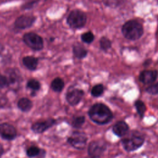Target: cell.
I'll use <instances>...</instances> for the list:
<instances>
[{"label": "cell", "instance_id": "3957f363", "mask_svg": "<svg viewBox=\"0 0 158 158\" xmlns=\"http://www.w3.org/2000/svg\"><path fill=\"white\" fill-rule=\"evenodd\" d=\"M86 22V14L83 11L78 9L72 10L67 18V24L73 29H78L83 27Z\"/></svg>", "mask_w": 158, "mask_h": 158}, {"label": "cell", "instance_id": "2e32d148", "mask_svg": "<svg viewBox=\"0 0 158 158\" xmlns=\"http://www.w3.org/2000/svg\"><path fill=\"white\" fill-rule=\"evenodd\" d=\"M17 107L23 112H28L32 107L31 101L26 98H21L17 102Z\"/></svg>", "mask_w": 158, "mask_h": 158}, {"label": "cell", "instance_id": "7402d4cb", "mask_svg": "<svg viewBox=\"0 0 158 158\" xmlns=\"http://www.w3.org/2000/svg\"><path fill=\"white\" fill-rule=\"evenodd\" d=\"M104 91V86L101 84H98L93 87L91 89V93L93 96L94 97H99L100 96Z\"/></svg>", "mask_w": 158, "mask_h": 158}, {"label": "cell", "instance_id": "484cf974", "mask_svg": "<svg viewBox=\"0 0 158 158\" xmlns=\"http://www.w3.org/2000/svg\"><path fill=\"white\" fill-rule=\"evenodd\" d=\"M123 2V0H103L104 4L108 7L115 8L120 6Z\"/></svg>", "mask_w": 158, "mask_h": 158}, {"label": "cell", "instance_id": "7c38bea8", "mask_svg": "<svg viewBox=\"0 0 158 158\" xmlns=\"http://www.w3.org/2000/svg\"><path fill=\"white\" fill-rule=\"evenodd\" d=\"M158 72L156 70H145L142 71L139 75V80L144 84L153 83L157 78Z\"/></svg>", "mask_w": 158, "mask_h": 158}, {"label": "cell", "instance_id": "8992f818", "mask_svg": "<svg viewBox=\"0 0 158 158\" xmlns=\"http://www.w3.org/2000/svg\"><path fill=\"white\" fill-rule=\"evenodd\" d=\"M144 143V138L140 136L134 135L122 140V144L127 151H133L140 148Z\"/></svg>", "mask_w": 158, "mask_h": 158}, {"label": "cell", "instance_id": "4316f807", "mask_svg": "<svg viewBox=\"0 0 158 158\" xmlns=\"http://www.w3.org/2000/svg\"><path fill=\"white\" fill-rule=\"evenodd\" d=\"M146 90L151 94H158V82L151 84L146 88Z\"/></svg>", "mask_w": 158, "mask_h": 158}, {"label": "cell", "instance_id": "f546056e", "mask_svg": "<svg viewBox=\"0 0 158 158\" xmlns=\"http://www.w3.org/2000/svg\"><path fill=\"white\" fill-rule=\"evenodd\" d=\"M2 154H3V148H2V146L0 144V158L1 157Z\"/></svg>", "mask_w": 158, "mask_h": 158}, {"label": "cell", "instance_id": "5b68a950", "mask_svg": "<svg viewBox=\"0 0 158 158\" xmlns=\"http://www.w3.org/2000/svg\"><path fill=\"white\" fill-rule=\"evenodd\" d=\"M67 141L73 148L77 149H83L86 146L87 137L86 135L82 132L74 131L68 138Z\"/></svg>", "mask_w": 158, "mask_h": 158}, {"label": "cell", "instance_id": "7a4b0ae2", "mask_svg": "<svg viewBox=\"0 0 158 158\" xmlns=\"http://www.w3.org/2000/svg\"><path fill=\"white\" fill-rule=\"evenodd\" d=\"M123 36L129 40H137L143 35L144 30L142 25L135 20L126 22L122 27Z\"/></svg>", "mask_w": 158, "mask_h": 158}, {"label": "cell", "instance_id": "6da1fadb", "mask_svg": "<svg viewBox=\"0 0 158 158\" xmlns=\"http://www.w3.org/2000/svg\"><path fill=\"white\" fill-rule=\"evenodd\" d=\"M88 114L92 121L99 125L106 124L113 118V114L110 109L102 103L93 105L89 110Z\"/></svg>", "mask_w": 158, "mask_h": 158}, {"label": "cell", "instance_id": "9c48e42d", "mask_svg": "<svg viewBox=\"0 0 158 158\" xmlns=\"http://www.w3.org/2000/svg\"><path fill=\"white\" fill-rule=\"evenodd\" d=\"M17 136L15 128L12 125L7 123L0 124V136L6 140H12Z\"/></svg>", "mask_w": 158, "mask_h": 158}, {"label": "cell", "instance_id": "ffe728a7", "mask_svg": "<svg viewBox=\"0 0 158 158\" xmlns=\"http://www.w3.org/2000/svg\"><path fill=\"white\" fill-rule=\"evenodd\" d=\"M100 48L103 51H107L111 48L112 43L110 40L106 36H102L99 40Z\"/></svg>", "mask_w": 158, "mask_h": 158}, {"label": "cell", "instance_id": "30bf717a", "mask_svg": "<svg viewBox=\"0 0 158 158\" xmlns=\"http://www.w3.org/2000/svg\"><path fill=\"white\" fill-rule=\"evenodd\" d=\"M83 91L78 88H71L66 94V100L71 106L78 104L83 96Z\"/></svg>", "mask_w": 158, "mask_h": 158}, {"label": "cell", "instance_id": "8fae6325", "mask_svg": "<svg viewBox=\"0 0 158 158\" xmlns=\"http://www.w3.org/2000/svg\"><path fill=\"white\" fill-rule=\"evenodd\" d=\"M56 123L53 118H49L43 122H36L31 125V130L36 133H41L51 127Z\"/></svg>", "mask_w": 158, "mask_h": 158}, {"label": "cell", "instance_id": "ac0fdd59", "mask_svg": "<svg viewBox=\"0 0 158 158\" xmlns=\"http://www.w3.org/2000/svg\"><path fill=\"white\" fill-rule=\"evenodd\" d=\"M51 87L53 91L59 93L63 89L64 87V82L60 78H56L52 81Z\"/></svg>", "mask_w": 158, "mask_h": 158}, {"label": "cell", "instance_id": "4dcf8cb0", "mask_svg": "<svg viewBox=\"0 0 158 158\" xmlns=\"http://www.w3.org/2000/svg\"><path fill=\"white\" fill-rule=\"evenodd\" d=\"M90 158H91V157H90Z\"/></svg>", "mask_w": 158, "mask_h": 158}, {"label": "cell", "instance_id": "e0dca14e", "mask_svg": "<svg viewBox=\"0 0 158 158\" xmlns=\"http://www.w3.org/2000/svg\"><path fill=\"white\" fill-rule=\"evenodd\" d=\"M8 82V86H12L18 84L20 82L19 79L20 77L19 72L14 70H11L10 72H8V77H6Z\"/></svg>", "mask_w": 158, "mask_h": 158}, {"label": "cell", "instance_id": "4fadbf2b", "mask_svg": "<svg viewBox=\"0 0 158 158\" xmlns=\"http://www.w3.org/2000/svg\"><path fill=\"white\" fill-rule=\"evenodd\" d=\"M112 130L115 135L121 137L127 133L128 130V126L124 121H119L114 125Z\"/></svg>", "mask_w": 158, "mask_h": 158}, {"label": "cell", "instance_id": "603a6c76", "mask_svg": "<svg viewBox=\"0 0 158 158\" xmlns=\"http://www.w3.org/2000/svg\"><path fill=\"white\" fill-rule=\"evenodd\" d=\"M85 118L84 116H77L73 118L72 121V125L75 128H80L84 123Z\"/></svg>", "mask_w": 158, "mask_h": 158}, {"label": "cell", "instance_id": "d4e9b609", "mask_svg": "<svg viewBox=\"0 0 158 158\" xmlns=\"http://www.w3.org/2000/svg\"><path fill=\"white\" fill-rule=\"evenodd\" d=\"M40 152V149L36 146H31L27 150V155L30 157L37 156Z\"/></svg>", "mask_w": 158, "mask_h": 158}, {"label": "cell", "instance_id": "44dd1931", "mask_svg": "<svg viewBox=\"0 0 158 158\" xmlns=\"http://www.w3.org/2000/svg\"><path fill=\"white\" fill-rule=\"evenodd\" d=\"M81 39L83 42L87 44H90L93 41L94 39V36L91 31H89L83 33L81 36Z\"/></svg>", "mask_w": 158, "mask_h": 158}, {"label": "cell", "instance_id": "f1b7e54d", "mask_svg": "<svg viewBox=\"0 0 158 158\" xmlns=\"http://www.w3.org/2000/svg\"><path fill=\"white\" fill-rule=\"evenodd\" d=\"M38 1L40 0H30L28 2H27L26 4L24 5V8L29 9V8L33 7L34 4H35Z\"/></svg>", "mask_w": 158, "mask_h": 158}, {"label": "cell", "instance_id": "cb8c5ba5", "mask_svg": "<svg viewBox=\"0 0 158 158\" xmlns=\"http://www.w3.org/2000/svg\"><path fill=\"white\" fill-rule=\"evenodd\" d=\"M27 86L28 88L31 89L32 91H38L40 88L41 85H40V82L38 80H35V79H31L28 81Z\"/></svg>", "mask_w": 158, "mask_h": 158}, {"label": "cell", "instance_id": "9a60e30c", "mask_svg": "<svg viewBox=\"0 0 158 158\" xmlns=\"http://www.w3.org/2000/svg\"><path fill=\"white\" fill-rule=\"evenodd\" d=\"M73 53L78 59H83L85 58L88 54L87 50L81 44H76L73 46Z\"/></svg>", "mask_w": 158, "mask_h": 158}, {"label": "cell", "instance_id": "52a82bcc", "mask_svg": "<svg viewBox=\"0 0 158 158\" xmlns=\"http://www.w3.org/2000/svg\"><path fill=\"white\" fill-rule=\"evenodd\" d=\"M106 144L102 141H93L88 146V154L91 158H98L100 157L105 151Z\"/></svg>", "mask_w": 158, "mask_h": 158}, {"label": "cell", "instance_id": "83f0119b", "mask_svg": "<svg viewBox=\"0 0 158 158\" xmlns=\"http://www.w3.org/2000/svg\"><path fill=\"white\" fill-rule=\"evenodd\" d=\"M8 86V82L6 77L0 73V88H3Z\"/></svg>", "mask_w": 158, "mask_h": 158}, {"label": "cell", "instance_id": "277c9868", "mask_svg": "<svg viewBox=\"0 0 158 158\" xmlns=\"http://www.w3.org/2000/svg\"><path fill=\"white\" fill-rule=\"evenodd\" d=\"M25 44L35 51H40L43 48V40L38 34L33 32L25 33L23 36Z\"/></svg>", "mask_w": 158, "mask_h": 158}, {"label": "cell", "instance_id": "d6986e66", "mask_svg": "<svg viewBox=\"0 0 158 158\" xmlns=\"http://www.w3.org/2000/svg\"><path fill=\"white\" fill-rule=\"evenodd\" d=\"M135 106L137 112L139 115V116L141 117H143L144 113L146 112V110L145 104L141 100H137L135 102Z\"/></svg>", "mask_w": 158, "mask_h": 158}, {"label": "cell", "instance_id": "5bb4252c", "mask_svg": "<svg viewBox=\"0 0 158 158\" xmlns=\"http://www.w3.org/2000/svg\"><path fill=\"white\" fill-rule=\"evenodd\" d=\"M23 65L30 70H35L38 65V60L33 56H25L23 58Z\"/></svg>", "mask_w": 158, "mask_h": 158}, {"label": "cell", "instance_id": "ba28073f", "mask_svg": "<svg viewBox=\"0 0 158 158\" xmlns=\"http://www.w3.org/2000/svg\"><path fill=\"white\" fill-rule=\"evenodd\" d=\"M36 20V17L31 15H22L15 21V27L18 29H26L31 27Z\"/></svg>", "mask_w": 158, "mask_h": 158}]
</instances>
